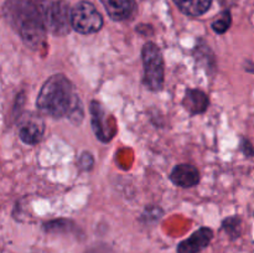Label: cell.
Instances as JSON below:
<instances>
[{
  "label": "cell",
  "instance_id": "8",
  "mask_svg": "<svg viewBox=\"0 0 254 253\" xmlns=\"http://www.w3.org/2000/svg\"><path fill=\"white\" fill-rule=\"evenodd\" d=\"M112 20L129 19L135 10V0H101Z\"/></svg>",
  "mask_w": 254,
  "mask_h": 253
},
{
  "label": "cell",
  "instance_id": "5",
  "mask_svg": "<svg viewBox=\"0 0 254 253\" xmlns=\"http://www.w3.org/2000/svg\"><path fill=\"white\" fill-rule=\"evenodd\" d=\"M71 27L78 34L89 35L98 32L103 26V17L89 1H79L69 12Z\"/></svg>",
  "mask_w": 254,
  "mask_h": 253
},
{
  "label": "cell",
  "instance_id": "16",
  "mask_svg": "<svg viewBox=\"0 0 254 253\" xmlns=\"http://www.w3.org/2000/svg\"><path fill=\"white\" fill-rule=\"evenodd\" d=\"M241 146H242V151H243V153H245L246 156H248V158H251V156L253 155L252 144H251L250 141L247 140V139H243L242 144H241Z\"/></svg>",
  "mask_w": 254,
  "mask_h": 253
},
{
  "label": "cell",
  "instance_id": "18",
  "mask_svg": "<svg viewBox=\"0 0 254 253\" xmlns=\"http://www.w3.org/2000/svg\"><path fill=\"white\" fill-rule=\"evenodd\" d=\"M88 253H106L103 251V252H101V251H97V250H93V251H91V252H88Z\"/></svg>",
  "mask_w": 254,
  "mask_h": 253
},
{
  "label": "cell",
  "instance_id": "1",
  "mask_svg": "<svg viewBox=\"0 0 254 253\" xmlns=\"http://www.w3.org/2000/svg\"><path fill=\"white\" fill-rule=\"evenodd\" d=\"M36 107L52 118L68 116L72 122L74 118H78V122L82 119L79 99L73 84L64 74H54L45 82L36 99Z\"/></svg>",
  "mask_w": 254,
  "mask_h": 253
},
{
  "label": "cell",
  "instance_id": "15",
  "mask_svg": "<svg viewBox=\"0 0 254 253\" xmlns=\"http://www.w3.org/2000/svg\"><path fill=\"white\" fill-rule=\"evenodd\" d=\"M79 163H81V166L84 169V170H91L92 166H93L94 164V159L91 153L86 151V153L82 154L81 159H79Z\"/></svg>",
  "mask_w": 254,
  "mask_h": 253
},
{
  "label": "cell",
  "instance_id": "4",
  "mask_svg": "<svg viewBox=\"0 0 254 253\" xmlns=\"http://www.w3.org/2000/svg\"><path fill=\"white\" fill-rule=\"evenodd\" d=\"M40 14L46 30H50L54 35L64 36L71 30L68 5L64 1H44L39 7Z\"/></svg>",
  "mask_w": 254,
  "mask_h": 253
},
{
  "label": "cell",
  "instance_id": "14",
  "mask_svg": "<svg viewBox=\"0 0 254 253\" xmlns=\"http://www.w3.org/2000/svg\"><path fill=\"white\" fill-rule=\"evenodd\" d=\"M240 226L241 221L237 217H230L223 221L222 223V227L225 228L226 232L230 233L231 236H235V237H237L238 232H240Z\"/></svg>",
  "mask_w": 254,
  "mask_h": 253
},
{
  "label": "cell",
  "instance_id": "11",
  "mask_svg": "<svg viewBox=\"0 0 254 253\" xmlns=\"http://www.w3.org/2000/svg\"><path fill=\"white\" fill-rule=\"evenodd\" d=\"M91 116H92V126L97 138L102 141H109L112 139L111 134L107 131L106 126V112L102 108L98 102L93 101L91 103Z\"/></svg>",
  "mask_w": 254,
  "mask_h": 253
},
{
  "label": "cell",
  "instance_id": "17",
  "mask_svg": "<svg viewBox=\"0 0 254 253\" xmlns=\"http://www.w3.org/2000/svg\"><path fill=\"white\" fill-rule=\"evenodd\" d=\"M218 2H220L222 6L230 7V6H233V5L237 2V0H218Z\"/></svg>",
  "mask_w": 254,
  "mask_h": 253
},
{
  "label": "cell",
  "instance_id": "9",
  "mask_svg": "<svg viewBox=\"0 0 254 253\" xmlns=\"http://www.w3.org/2000/svg\"><path fill=\"white\" fill-rule=\"evenodd\" d=\"M208 103H210V101H208V97L205 92L192 88L186 89L183 104L190 114L195 116V114L203 113L207 109Z\"/></svg>",
  "mask_w": 254,
  "mask_h": 253
},
{
  "label": "cell",
  "instance_id": "12",
  "mask_svg": "<svg viewBox=\"0 0 254 253\" xmlns=\"http://www.w3.org/2000/svg\"><path fill=\"white\" fill-rule=\"evenodd\" d=\"M176 6L189 16H201L211 7L212 0H174Z\"/></svg>",
  "mask_w": 254,
  "mask_h": 253
},
{
  "label": "cell",
  "instance_id": "3",
  "mask_svg": "<svg viewBox=\"0 0 254 253\" xmlns=\"http://www.w3.org/2000/svg\"><path fill=\"white\" fill-rule=\"evenodd\" d=\"M144 66V84L150 91H160L164 86V59L154 42H146L141 50Z\"/></svg>",
  "mask_w": 254,
  "mask_h": 253
},
{
  "label": "cell",
  "instance_id": "10",
  "mask_svg": "<svg viewBox=\"0 0 254 253\" xmlns=\"http://www.w3.org/2000/svg\"><path fill=\"white\" fill-rule=\"evenodd\" d=\"M44 131L45 126L41 119L31 118L20 126L19 136L22 143L27 144V145H35L41 141Z\"/></svg>",
  "mask_w": 254,
  "mask_h": 253
},
{
  "label": "cell",
  "instance_id": "13",
  "mask_svg": "<svg viewBox=\"0 0 254 253\" xmlns=\"http://www.w3.org/2000/svg\"><path fill=\"white\" fill-rule=\"evenodd\" d=\"M231 24H232V15H231L230 10H225L222 14L218 16V19H216L212 22V30L217 34L222 35L230 29Z\"/></svg>",
  "mask_w": 254,
  "mask_h": 253
},
{
  "label": "cell",
  "instance_id": "2",
  "mask_svg": "<svg viewBox=\"0 0 254 253\" xmlns=\"http://www.w3.org/2000/svg\"><path fill=\"white\" fill-rule=\"evenodd\" d=\"M6 21L19 32L29 49L37 50L46 41V27L40 10L29 0H7L2 7Z\"/></svg>",
  "mask_w": 254,
  "mask_h": 253
},
{
  "label": "cell",
  "instance_id": "7",
  "mask_svg": "<svg viewBox=\"0 0 254 253\" xmlns=\"http://www.w3.org/2000/svg\"><path fill=\"white\" fill-rule=\"evenodd\" d=\"M170 179L175 185L189 189L197 185L200 181V173L196 166L190 164H180L173 169Z\"/></svg>",
  "mask_w": 254,
  "mask_h": 253
},
{
  "label": "cell",
  "instance_id": "6",
  "mask_svg": "<svg viewBox=\"0 0 254 253\" xmlns=\"http://www.w3.org/2000/svg\"><path fill=\"white\" fill-rule=\"evenodd\" d=\"M213 237V232L208 227L198 228L186 240L181 241L178 245V253H198L210 245Z\"/></svg>",
  "mask_w": 254,
  "mask_h": 253
}]
</instances>
